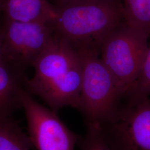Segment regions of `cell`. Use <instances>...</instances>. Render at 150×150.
Masks as SVG:
<instances>
[{
    "label": "cell",
    "mask_w": 150,
    "mask_h": 150,
    "mask_svg": "<svg viewBox=\"0 0 150 150\" xmlns=\"http://www.w3.org/2000/svg\"><path fill=\"white\" fill-rule=\"evenodd\" d=\"M4 21V20H3ZM3 21L0 22V62L4 59L2 48V24Z\"/></svg>",
    "instance_id": "cell-14"
},
{
    "label": "cell",
    "mask_w": 150,
    "mask_h": 150,
    "mask_svg": "<svg viewBox=\"0 0 150 150\" xmlns=\"http://www.w3.org/2000/svg\"><path fill=\"white\" fill-rule=\"evenodd\" d=\"M54 7L55 32L76 48L100 50L105 38L125 21L122 0H81Z\"/></svg>",
    "instance_id": "cell-2"
},
{
    "label": "cell",
    "mask_w": 150,
    "mask_h": 150,
    "mask_svg": "<svg viewBox=\"0 0 150 150\" xmlns=\"http://www.w3.org/2000/svg\"><path fill=\"white\" fill-rule=\"evenodd\" d=\"M126 96L129 105L140 102L150 96V46L147 50L139 75Z\"/></svg>",
    "instance_id": "cell-12"
},
{
    "label": "cell",
    "mask_w": 150,
    "mask_h": 150,
    "mask_svg": "<svg viewBox=\"0 0 150 150\" xmlns=\"http://www.w3.org/2000/svg\"><path fill=\"white\" fill-rule=\"evenodd\" d=\"M149 38L124 21L101 45V59L113 76L122 97L126 96L139 75Z\"/></svg>",
    "instance_id": "cell-4"
},
{
    "label": "cell",
    "mask_w": 150,
    "mask_h": 150,
    "mask_svg": "<svg viewBox=\"0 0 150 150\" xmlns=\"http://www.w3.org/2000/svg\"><path fill=\"white\" fill-rule=\"evenodd\" d=\"M54 1L56 2V6H58L62 5H64L66 4H68L72 2L81 1V0H54Z\"/></svg>",
    "instance_id": "cell-15"
},
{
    "label": "cell",
    "mask_w": 150,
    "mask_h": 150,
    "mask_svg": "<svg viewBox=\"0 0 150 150\" xmlns=\"http://www.w3.org/2000/svg\"><path fill=\"white\" fill-rule=\"evenodd\" d=\"M125 21L150 38V0H122Z\"/></svg>",
    "instance_id": "cell-11"
},
{
    "label": "cell",
    "mask_w": 150,
    "mask_h": 150,
    "mask_svg": "<svg viewBox=\"0 0 150 150\" xmlns=\"http://www.w3.org/2000/svg\"><path fill=\"white\" fill-rule=\"evenodd\" d=\"M28 80L26 70L4 59L0 62V120L23 108Z\"/></svg>",
    "instance_id": "cell-8"
},
{
    "label": "cell",
    "mask_w": 150,
    "mask_h": 150,
    "mask_svg": "<svg viewBox=\"0 0 150 150\" xmlns=\"http://www.w3.org/2000/svg\"><path fill=\"white\" fill-rule=\"evenodd\" d=\"M33 67L28 90L57 112L64 107H79L82 64L78 49L56 33Z\"/></svg>",
    "instance_id": "cell-1"
},
{
    "label": "cell",
    "mask_w": 150,
    "mask_h": 150,
    "mask_svg": "<svg viewBox=\"0 0 150 150\" xmlns=\"http://www.w3.org/2000/svg\"><path fill=\"white\" fill-rule=\"evenodd\" d=\"M55 33L52 21H16L4 19V59L26 70L33 66L52 41Z\"/></svg>",
    "instance_id": "cell-5"
},
{
    "label": "cell",
    "mask_w": 150,
    "mask_h": 150,
    "mask_svg": "<svg viewBox=\"0 0 150 150\" xmlns=\"http://www.w3.org/2000/svg\"><path fill=\"white\" fill-rule=\"evenodd\" d=\"M27 119L28 136L37 150H74L80 137L71 131L56 112L37 102L26 91L23 108Z\"/></svg>",
    "instance_id": "cell-6"
},
{
    "label": "cell",
    "mask_w": 150,
    "mask_h": 150,
    "mask_svg": "<svg viewBox=\"0 0 150 150\" xmlns=\"http://www.w3.org/2000/svg\"><path fill=\"white\" fill-rule=\"evenodd\" d=\"M85 137L80 139L81 150H115L101 125L87 126Z\"/></svg>",
    "instance_id": "cell-13"
},
{
    "label": "cell",
    "mask_w": 150,
    "mask_h": 150,
    "mask_svg": "<svg viewBox=\"0 0 150 150\" xmlns=\"http://www.w3.org/2000/svg\"><path fill=\"white\" fill-rule=\"evenodd\" d=\"M33 147L28 134L14 120H0V150H30Z\"/></svg>",
    "instance_id": "cell-10"
},
{
    "label": "cell",
    "mask_w": 150,
    "mask_h": 150,
    "mask_svg": "<svg viewBox=\"0 0 150 150\" xmlns=\"http://www.w3.org/2000/svg\"><path fill=\"white\" fill-rule=\"evenodd\" d=\"M108 123L105 133L115 150H150V96L118 111Z\"/></svg>",
    "instance_id": "cell-7"
},
{
    "label": "cell",
    "mask_w": 150,
    "mask_h": 150,
    "mask_svg": "<svg viewBox=\"0 0 150 150\" xmlns=\"http://www.w3.org/2000/svg\"><path fill=\"white\" fill-rule=\"evenodd\" d=\"M4 19L16 21H52L55 7L49 0H5Z\"/></svg>",
    "instance_id": "cell-9"
},
{
    "label": "cell",
    "mask_w": 150,
    "mask_h": 150,
    "mask_svg": "<svg viewBox=\"0 0 150 150\" xmlns=\"http://www.w3.org/2000/svg\"><path fill=\"white\" fill-rule=\"evenodd\" d=\"M5 0H0V22L4 20V5Z\"/></svg>",
    "instance_id": "cell-16"
},
{
    "label": "cell",
    "mask_w": 150,
    "mask_h": 150,
    "mask_svg": "<svg viewBox=\"0 0 150 150\" xmlns=\"http://www.w3.org/2000/svg\"><path fill=\"white\" fill-rule=\"evenodd\" d=\"M78 49L82 64L80 96L77 108L87 126L101 125L115 117L118 101L122 98L116 81L99 57L100 50Z\"/></svg>",
    "instance_id": "cell-3"
}]
</instances>
